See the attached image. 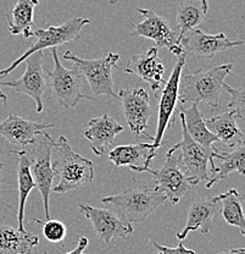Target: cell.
Wrapping results in <instances>:
<instances>
[{
  "instance_id": "34",
  "label": "cell",
  "mask_w": 245,
  "mask_h": 254,
  "mask_svg": "<svg viewBox=\"0 0 245 254\" xmlns=\"http://www.w3.org/2000/svg\"><path fill=\"white\" fill-rule=\"evenodd\" d=\"M217 254H245V250L244 248H236V250L222 251V252H218Z\"/></svg>"
},
{
  "instance_id": "9",
  "label": "cell",
  "mask_w": 245,
  "mask_h": 254,
  "mask_svg": "<svg viewBox=\"0 0 245 254\" xmlns=\"http://www.w3.org/2000/svg\"><path fill=\"white\" fill-rule=\"evenodd\" d=\"M182 124V141L173 147L180 150L181 168L188 179L192 187L197 186L200 182L206 184L210 179V174L213 170V160L211 153L206 152L201 145L188 134L184 125L183 114H180Z\"/></svg>"
},
{
  "instance_id": "6",
  "label": "cell",
  "mask_w": 245,
  "mask_h": 254,
  "mask_svg": "<svg viewBox=\"0 0 245 254\" xmlns=\"http://www.w3.org/2000/svg\"><path fill=\"white\" fill-rule=\"evenodd\" d=\"M88 23H91L89 18L73 17L60 26H48L47 28H38V30L32 31V36L36 37L37 41L18 59L15 60L9 67L0 70V77L9 75L21 63L25 62L28 57H31L34 53L43 52L47 48L52 49V48H57L62 46V44L77 41L80 38L83 27Z\"/></svg>"
},
{
  "instance_id": "35",
  "label": "cell",
  "mask_w": 245,
  "mask_h": 254,
  "mask_svg": "<svg viewBox=\"0 0 245 254\" xmlns=\"http://www.w3.org/2000/svg\"><path fill=\"white\" fill-rule=\"evenodd\" d=\"M0 99L2 100V103H4V104H6V103H7V97H6V95H5V97L0 95Z\"/></svg>"
},
{
  "instance_id": "37",
  "label": "cell",
  "mask_w": 245,
  "mask_h": 254,
  "mask_svg": "<svg viewBox=\"0 0 245 254\" xmlns=\"http://www.w3.org/2000/svg\"><path fill=\"white\" fill-rule=\"evenodd\" d=\"M0 95H2V97H5V95H6V94L2 93V92H1V88H0Z\"/></svg>"
},
{
  "instance_id": "17",
  "label": "cell",
  "mask_w": 245,
  "mask_h": 254,
  "mask_svg": "<svg viewBox=\"0 0 245 254\" xmlns=\"http://www.w3.org/2000/svg\"><path fill=\"white\" fill-rule=\"evenodd\" d=\"M51 127H54V124L31 121L10 114L4 121L0 123V136L4 137L11 145L17 147L15 150H22L30 145L42 132Z\"/></svg>"
},
{
  "instance_id": "18",
  "label": "cell",
  "mask_w": 245,
  "mask_h": 254,
  "mask_svg": "<svg viewBox=\"0 0 245 254\" xmlns=\"http://www.w3.org/2000/svg\"><path fill=\"white\" fill-rule=\"evenodd\" d=\"M221 214V203L217 197L200 198L194 200L189 206L187 224L181 232L176 236L180 241L189 235V232L199 230L202 235H207L211 231L213 222Z\"/></svg>"
},
{
  "instance_id": "21",
  "label": "cell",
  "mask_w": 245,
  "mask_h": 254,
  "mask_svg": "<svg viewBox=\"0 0 245 254\" xmlns=\"http://www.w3.org/2000/svg\"><path fill=\"white\" fill-rule=\"evenodd\" d=\"M218 159V165H213V170L210 174L209 181L206 182V189H211L218 181H222L228 177L229 174L238 173L245 174V145L244 143L236 145L232 152L222 153L216 148L212 153V160Z\"/></svg>"
},
{
  "instance_id": "23",
  "label": "cell",
  "mask_w": 245,
  "mask_h": 254,
  "mask_svg": "<svg viewBox=\"0 0 245 254\" xmlns=\"http://www.w3.org/2000/svg\"><path fill=\"white\" fill-rule=\"evenodd\" d=\"M38 243L34 234L0 224V254H31Z\"/></svg>"
},
{
  "instance_id": "24",
  "label": "cell",
  "mask_w": 245,
  "mask_h": 254,
  "mask_svg": "<svg viewBox=\"0 0 245 254\" xmlns=\"http://www.w3.org/2000/svg\"><path fill=\"white\" fill-rule=\"evenodd\" d=\"M182 114H183L184 125H186V129L189 136L197 144L201 145L206 152L212 154L213 150L216 149L212 147V144L217 142V138L205 125V119L202 118V114L197 104H191V107L188 108H182Z\"/></svg>"
},
{
  "instance_id": "30",
  "label": "cell",
  "mask_w": 245,
  "mask_h": 254,
  "mask_svg": "<svg viewBox=\"0 0 245 254\" xmlns=\"http://www.w3.org/2000/svg\"><path fill=\"white\" fill-rule=\"evenodd\" d=\"M34 221L38 224L43 225V235L49 242L52 243H60L65 240L66 235H67V229H66L65 224L60 220H49L42 221L38 219H34Z\"/></svg>"
},
{
  "instance_id": "28",
  "label": "cell",
  "mask_w": 245,
  "mask_h": 254,
  "mask_svg": "<svg viewBox=\"0 0 245 254\" xmlns=\"http://www.w3.org/2000/svg\"><path fill=\"white\" fill-rule=\"evenodd\" d=\"M221 203V214L231 226L238 227L245 236V219L243 211V195L237 190L231 189L227 192L216 195Z\"/></svg>"
},
{
  "instance_id": "22",
  "label": "cell",
  "mask_w": 245,
  "mask_h": 254,
  "mask_svg": "<svg viewBox=\"0 0 245 254\" xmlns=\"http://www.w3.org/2000/svg\"><path fill=\"white\" fill-rule=\"evenodd\" d=\"M205 125L221 141L229 148L244 143V133L237 124V116L233 111L227 110L220 115L204 120Z\"/></svg>"
},
{
  "instance_id": "12",
  "label": "cell",
  "mask_w": 245,
  "mask_h": 254,
  "mask_svg": "<svg viewBox=\"0 0 245 254\" xmlns=\"http://www.w3.org/2000/svg\"><path fill=\"white\" fill-rule=\"evenodd\" d=\"M137 11L144 16V20L134 25L132 36L144 37L150 41H154L156 43V48H167L177 58L186 55L178 42L177 32L171 27L165 17L155 12L154 9L138 7Z\"/></svg>"
},
{
  "instance_id": "8",
  "label": "cell",
  "mask_w": 245,
  "mask_h": 254,
  "mask_svg": "<svg viewBox=\"0 0 245 254\" xmlns=\"http://www.w3.org/2000/svg\"><path fill=\"white\" fill-rule=\"evenodd\" d=\"M186 65V55L177 58L170 78L165 82L163 87L155 94L157 99V128L156 134L150 143V150L156 154V150L161 147L165 131L175 123V110L178 100V89L182 77V70Z\"/></svg>"
},
{
  "instance_id": "32",
  "label": "cell",
  "mask_w": 245,
  "mask_h": 254,
  "mask_svg": "<svg viewBox=\"0 0 245 254\" xmlns=\"http://www.w3.org/2000/svg\"><path fill=\"white\" fill-rule=\"evenodd\" d=\"M88 243H89L88 238L81 237L80 241H78L77 246H76L75 250L71 251V252H68V253H65V254H86V253H84V250L88 247ZM43 254H48V253H43Z\"/></svg>"
},
{
  "instance_id": "26",
  "label": "cell",
  "mask_w": 245,
  "mask_h": 254,
  "mask_svg": "<svg viewBox=\"0 0 245 254\" xmlns=\"http://www.w3.org/2000/svg\"><path fill=\"white\" fill-rule=\"evenodd\" d=\"M207 0H183L177 10V26L180 30L178 42L189 31L197 28L207 15Z\"/></svg>"
},
{
  "instance_id": "5",
  "label": "cell",
  "mask_w": 245,
  "mask_h": 254,
  "mask_svg": "<svg viewBox=\"0 0 245 254\" xmlns=\"http://www.w3.org/2000/svg\"><path fill=\"white\" fill-rule=\"evenodd\" d=\"M54 68L46 72L47 84L51 91L52 97L60 107L65 109H73L82 100H94L96 98L88 97L81 92L82 76L77 68L65 67L60 62L57 48L51 49Z\"/></svg>"
},
{
  "instance_id": "3",
  "label": "cell",
  "mask_w": 245,
  "mask_h": 254,
  "mask_svg": "<svg viewBox=\"0 0 245 254\" xmlns=\"http://www.w3.org/2000/svg\"><path fill=\"white\" fill-rule=\"evenodd\" d=\"M102 203L115 205L120 210L121 216L130 224L144 222L160 205L167 202L163 193L147 186L131 187L114 195H107L101 199Z\"/></svg>"
},
{
  "instance_id": "27",
  "label": "cell",
  "mask_w": 245,
  "mask_h": 254,
  "mask_svg": "<svg viewBox=\"0 0 245 254\" xmlns=\"http://www.w3.org/2000/svg\"><path fill=\"white\" fill-rule=\"evenodd\" d=\"M14 154L18 155L17 165V187H18V210H17V222L18 230L26 231L23 227V216H25V205L28 194L31 190L36 189V185L32 179L30 170V163H28L27 155L25 150H11Z\"/></svg>"
},
{
  "instance_id": "36",
  "label": "cell",
  "mask_w": 245,
  "mask_h": 254,
  "mask_svg": "<svg viewBox=\"0 0 245 254\" xmlns=\"http://www.w3.org/2000/svg\"><path fill=\"white\" fill-rule=\"evenodd\" d=\"M118 0H110V4H112V5H115L116 2H117Z\"/></svg>"
},
{
  "instance_id": "33",
  "label": "cell",
  "mask_w": 245,
  "mask_h": 254,
  "mask_svg": "<svg viewBox=\"0 0 245 254\" xmlns=\"http://www.w3.org/2000/svg\"><path fill=\"white\" fill-rule=\"evenodd\" d=\"M2 169H4V164H2L1 161H0V204L7 206V208H11V206L7 205L6 203L2 202V199H1V193L4 192V190H2Z\"/></svg>"
},
{
  "instance_id": "15",
  "label": "cell",
  "mask_w": 245,
  "mask_h": 254,
  "mask_svg": "<svg viewBox=\"0 0 245 254\" xmlns=\"http://www.w3.org/2000/svg\"><path fill=\"white\" fill-rule=\"evenodd\" d=\"M184 54L194 55L199 59H212L218 53L243 46V41H232L225 33L207 34L199 28L189 31L180 41Z\"/></svg>"
},
{
  "instance_id": "2",
  "label": "cell",
  "mask_w": 245,
  "mask_h": 254,
  "mask_svg": "<svg viewBox=\"0 0 245 254\" xmlns=\"http://www.w3.org/2000/svg\"><path fill=\"white\" fill-rule=\"evenodd\" d=\"M55 158L51 160L55 176L59 177L52 190L60 194L78 190L83 185H92L94 180L93 163L89 159L76 153L65 136H60L54 143Z\"/></svg>"
},
{
  "instance_id": "38",
  "label": "cell",
  "mask_w": 245,
  "mask_h": 254,
  "mask_svg": "<svg viewBox=\"0 0 245 254\" xmlns=\"http://www.w3.org/2000/svg\"><path fill=\"white\" fill-rule=\"evenodd\" d=\"M159 254H161V253H159Z\"/></svg>"
},
{
  "instance_id": "31",
  "label": "cell",
  "mask_w": 245,
  "mask_h": 254,
  "mask_svg": "<svg viewBox=\"0 0 245 254\" xmlns=\"http://www.w3.org/2000/svg\"><path fill=\"white\" fill-rule=\"evenodd\" d=\"M150 242L154 245V247L156 248V250L160 251V253H161V254H196V252H194V251L188 250V248L184 247L183 243H182V242L176 248L165 247V246H162V245H160V243L155 242L154 240H150Z\"/></svg>"
},
{
  "instance_id": "10",
  "label": "cell",
  "mask_w": 245,
  "mask_h": 254,
  "mask_svg": "<svg viewBox=\"0 0 245 254\" xmlns=\"http://www.w3.org/2000/svg\"><path fill=\"white\" fill-rule=\"evenodd\" d=\"M156 182V190L163 193L171 204H177L184 195H188L193 187L188 182L181 168L180 150L170 148L166 153V160L160 168L147 169Z\"/></svg>"
},
{
  "instance_id": "16",
  "label": "cell",
  "mask_w": 245,
  "mask_h": 254,
  "mask_svg": "<svg viewBox=\"0 0 245 254\" xmlns=\"http://www.w3.org/2000/svg\"><path fill=\"white\" fill-rule=\"evenodd\" d=\"M125 72L138 76L147 82L154 94H156L166 82V79H163L165 66L159 57V48L152 47L143 54L132 55L126 65Z\"/></svg>"
},
{
  "instance_id": "13",
  "label": "cell",
  "mask_w": 245,
  "mask_h": 254,
  "mask_svg": "<svg viewBox=\"0 0 245 254\" xmlns=\"http://www.w3.org/2000/svg\"><path fill=\"white\" fill-rule=\"evenodd\" d=\"M43 52H37L28 57L26 62V71L20 78L12 81L0 82V86L10 87L18 93L31 97L36 102V111L41 114L44 110L43 94L48 88L47 75L42 66L43 62Z\"/></svg>"
},
{
  "instance_id": "1",
  "label": "cell",
  "mask_w": 245,
  "mask_h": 254,
  "mask_svg": "<svg viewBox=\"0 0 245 254\" xmlns=\"http://www.w3.org/2000/svg\"><path fill=\"white\" fill-rule=\"evenodd\" d=\"M232 68V64H223L209 68H199L196 72L183 76L180 81L178 100L183 105L187 103H205L212 109H220L225 78L231 73Z\"/></svg>"
},
{
  "instance_id": "11",
  "label": "cell",
  "mask_w": 245,
  "mask_h": 254,
  "mask_svg": "<svg viewBox=\"0 0 245 254\" xmlns=\"http://www.w3.org/2000/svg\"><path fill=\"white\" fill-rule=\"evenodd\" d=\"M78 210L93 226L99 241L110 245L117 238H126L133 234V226L127 220L107 208H98L88 203H81Z\"/></svg>"
},
{
  "instance_id": "20",
  "label": "cell",
  "mask_w": 245,
  "mask_h": 254,
  "mask_svg": "<svg viewBox=\"0 0 245 254\" xmlns=\"http://www.w3.org/2000/svg\"><path fill=\"white\" fill-rule=\"evenodd\" d=\"M107 157L117 168L127 166L137 173H146L156 154L150 150V143H137L117 145L109 150Z\"/></svg>"
},
{
  "instance_id": "7",
  "label": "cell",
  "mask_w": 245,
  "mask_h": 254,
  "mask_svg": "<svg viewBox=\"0 0 245 254\" xmlns=\"http://www.w3.org/2000/svg\"><path fill=\"white\" fill-rule=\"evenodd\" d=\"M64 59L73 64V67L77 68L82 77L88 81L94 94L118 98V95L114 92L112 68H117V62L121 59L120 54L109 53L105 58L88 60L82 59L67 50L64 54Z\"/></svg>"
},
{
  "instance_id": "25",
  "label": "cell",
  "mask_w": 245,
  "mask_h": 254,
  "mask_svg": "<svg viewBox=\"0 0 245 254\" xmlns=\"http://www.w3.org/2000/svg\"><path fill=\"white\" fill-rule=\"evenodd\" d=\"M39 0H17L16 4L7 14L9 31L11 34H23L26 39L32 36L34 9Z\"/></svg>"
},
{
  "instance_id": "14",
  "label": "cell",
  "mask_w": 245,
  "mask_h": 254,
  "mask_svg": "<svg viewBox=\"0 0 245 254\" xmlns=\"http://www.w3.org/2000/svg\"><path fill=\"white\" fill-rule=\"evenodd\" d=\"M118 97L122 100L123 114L132 133L136 136H144L152 142L154 137L147 132V121L152 113L147 92L143 87L121 89Z\"/></svg>"
},
{
  "instance_id": "29",
  "label": "cell",
  "mask_w": 245,
  "mask_h": 254,
  "mask_svg": "<svg viewBox=\"0 0 245 254\" xmlns=\"http://www.w3.org/2000/svg\"><path fill=\"white\" fill-rule=\"evenodd\" d=\"M223 91L228 92L231 94L232 99L227 105V110L233 111L236 114L237 119L243 121L245 115V88L241 86L239 88H232L227 83L223 84Z\"/></svg>"
},
{
  "instance_id": "4",
  "label": "cell",
  "mask_w": 245,
  "mask_h": 254,
  "mask_svg": "<svg viewBox=\"0 0 245 254\" xmlns=\"http://www.w3.org/2000/svg\"><path fill=\"white\" fill-rule=\"evenodd\" d=\"M54 143L55 141L51 138V136H49L44 131L39 136H37L30 145L22 149L27 155L31 175H32L36 189H38L43 198L44 214H46L47 220L50 219V190L52 189V181L55 177L51 166V150L54 148Z\"/></svg>"
},
{
  "instance_id": "19",
  "label": "cell",
  "mask_w": 245,
  "mask_h": 254,
  "mask_svg": "<svg viewBox=\"0 0 245 254\" xmlns=\"http://www.w3.org/2000/svg\"><path fill=\"white\" fill-rule=\"evenodd\" d=\"M123 131V126L109 114L94 118L89 120L88 126L84 129L83 134L86 139L91 143L94 154L101 157L107 149H112L117 134Z\"/></svg>"
}]
</instances>
